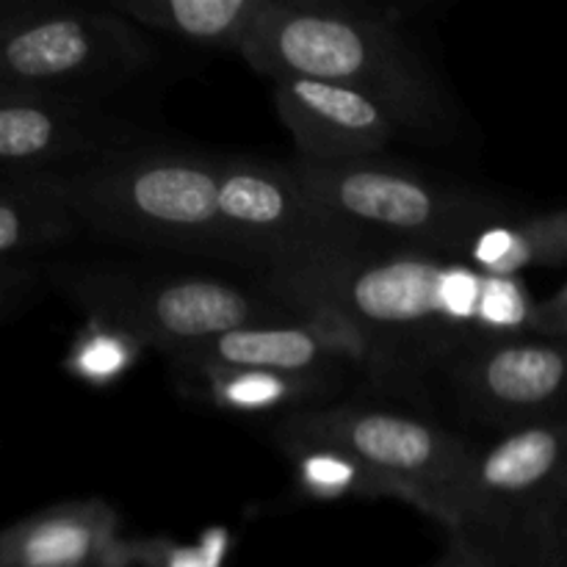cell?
Here are the masks:
<instances>
[{
  "mask_svg": "<svg viewBox=\"0 0 567 567\" xmlns=\"http://www.w3.org/2000/svg\"><path fill=\"white\" fill-rule=\"evenodd\" d=\"M264 288L299 313L347 324L377 365L408 358L452 365L476 349L535 336L540 308L520 277L393 247L271 269Z\"/></svg>",
  "mask_w": 567,
  "mask_h": 567,
  "instance_id": "6da1fadb",
  "label": "cell"
},
{
  "mask_svg": "<svg viewBox=\"0 0 567 567\" xmlns=\"http://www.w3.org/2000/svg\"><path fill=\"white\" fill-rule=\"evenodd\" d=\"M241 59L260 75L313 78L374 100L419 142H441L454 114L441 78L377 9L332 0H275Z\"/></svg>",
  "mask_w": 567,
  "mask_h": 567,
  "instance_id": "7a4b0ae2",
  "label": "cell"
},
{
  "mask_svg": "<svg viewBox=\"0 0 567 567\" xmlns=\"http://www.w3.org/2000/svg\"><path fill=\"white\" fill-rule=\"evenodd\" d=\"M59 175L83 230L241 264L221 221V155L150 142Z\"/></svg>",
  "mask_w": 567,
  "mask_h": 567,
  "instance_id": "3957f363",
  "label": "cell"
},
{
  "mask_svg": "<svg viewBox=\"0 0 567 567\" xmlns=\"http://www.w3.org/2000/svg\"><path fill=\"white\" fill-rule=\"evenodd\" d=\"M567 419L540 421L480 443L454 487L443 529L502 567H565L559 509Z\"/></svg>",
  "mask_w": 567,
  "mask_h": 567,
  "instance_id": "277c9868",
  "label": "cell"
},
{
  "mask_svg": "<svg viewBox=\"0 0 567 567\" xmlns=\"http://www.w3.org/2000/svg\"><path fill=\"white\" fill-rule=\"evenodd\" d=\"M310 197L382 247L463 260L480 233L520 214L507 199L430 177L388 158L349 166L293 161Z\"/></svg>",
  "mask_w": 567,
  "mask_h": 567,
  "instance_id": "5b68a950",
  "label": "cell"
},
{
  "mask_svg": "<svg viewBox=\"0 0 567 567\" xmlns=\"http://www.w3.org/2000/svg\"><path fill=\"white\" fill-rule=\"evenodd\" d=\"M55 286L89 319L109 321L161 354L255 324L308 319L271 293L247 291L205 275H136L122 266H72Z\"/></svg>",
  "mask_w": 567,
  "mask_h": 567,
  "instance_id": "8992f818",
  "label": "cell"
},
{
  "mask_svg": "<svg viewBox=\"0 0 567 567\" xmlns=\"http://www.w3.org/2000/svg\"><path fill=\"white\" fill-rule=\"evenodd\" d=\"M158 48L111 6H6L0 89L103 100L142 78Z\"/></svg>",
  "mask_w": 567,
  "mask_h": 567,
  "instance_id": "52a82bcc",
  "label": "cell"
},
{
  "mask_svg": "<svg viewBox=\"0 0 567 567\" xmlns=\"http://www.w3.org/2000/svg\"><path fill=\"white\" fill-rule=\"evenodd\" d=\"M277 441L291 449H336L358 460L385 491L446 526L454 487L480 443L419 415L332 404L293 410L277 424Z\"/></svg>",
  "mask_w": 567,
  "mask_h": 567,
  "instance_id": "ba28073f",
  "label": "cell"
},
{
  "mask_svg": "<svg viewBox=\"0 0 567 567\" xmlns=\"http://www.w3.org/2000/svg\"><path fill=\"white\" fill-rule=\"evenodd\" d=\"M219 208L241 266L264 271L382 247L321 208L291 164L221 155Z\"/></svg>",
  "mask_w": 567,
  "mask_h": 567,
  "instance_id": "9c48e42d",
  "label": "cell"
},
{
  "mask_svg": "<svg viewBox=\"0 0 567 567\" xmlns=\"http://www.w3.org/2000/svg\"><path fill=\"white\" fill-rule=\"evenodd\" d=\"M150 136L103 100L0 89V169L70 172Z\"/></svg>",
  "mask_w": 567,
  "mask_h": 567,
  "instance_id": "30bf717a",
  "label": "cell"
},
{
  "mask_svg": "<svg viewBox=\"0 0 567 567\" xmlns=\"http://www.w3.org/2000/svg\"><path fill=\"white\" fill-rule=\"evenodd\" d=\"M471 413L504 432L567 419V341L524 336L493 343L449 365Z\"/></svg>",
  "mask_w": 567,
  "mask_h": 567,
  "instance_id": "8fae6325",
  "label": "cell"
},
{
  "mask_svg": "<svg viewBox=\"0 0 567 567\" xmlns=\"http://www.w3.org/2000/svg\"><path fill=\"white\" fill-rule=\"evenodd\" d=\"M177 365L275 371L336 382L347 363L377 365L369 343L330 316H308L286 324H255L225 332L169 354Z\"/></svg>",
  "mask_w": 567,
  "mask_h": 567,
  "instance_id": "7c38bea8",
  "label": "cell"
},
{
  "mask_svg": "<svg viewBox=\"0 0 567 567\" xmlns=\"http://www.w3.org/2000/svg\"><path fill=\"white\" fill-rule=\"evenodd\" d=\"M275 109L299 164L349 166L385 158L402 131L365 94L313 78L275 81Z\"/></svg>",
  "mask_w": 567,
  "mask_h": 567,
  "instance_id": "4fadbf2b",
  "label": "cell"
},
{
  "mask_svg": "<svg viewBox=\"0 0 567 567\" xmlns=\"http://www.w3.org/2000/svg\"><path fill=\"white\" fill-rule=\"evenodd\" d=\"M83 230L61 186L59 172L0 169V310L11 319L31 288L39 255Z\"/></svg>",
  "mask_w": 567,
  "mask_h": 567,
  "instance_id": "5bb4252c",
  "label": "cell"
},
{
  "mask_svg": "<svg viewBox=\"0 0 567 567\" xmlns=\"http://www.w3.org/2000/svg\"><path fill=\"white\" fill-rule=\"evenodd\" d=\"M120 548L116 509L103 498H78L11 524L0 537V567H100Z\"/></svg>",
  "mask_w": 567,
  "mask_h": 567,
  "instance_id": "9a60e30c",
  "label": "cell"
},
{
  "mask_svg": "<svg viewBox=\"0 0 567 567\" xmlns=\"http://www.w3.org/2000/svg\"><path fill=\"white\" fill-rule=\"evenodd\" d=\"M109 6L144 31L241 55L275 0H111Z\"/></svg>",
  "mask_w": 567,
  "mask_h": 567,
  "instance_id": "2e32d148",
  "label": "cell"
},
{
  "mask_svg": "<svg viewBox=\"0 0 567 567\" xmlns=\"http://www.w3.org/2000/svg\"><path fill=\"white\" fill-rule=\"evenodd\" d=\"M203 382L205 396L233 413H271L291 404L313 402L330 382L313 377L275 374V371L210 369V365H177Z\"/></svg>",
  "mask_w": 567,
  "mask_h": 567,
  "instance_id": "e0dca14e",
  "label": "cell"
},
{
  "mask_svg": "<svg viewBox=\"0 0 567 567\" xmlns=\"http://www.w3.org/2000/svg\"><path fill=\"white\" fill-rule=\"evenodd\" d=\"M144 349L147 347L131 332L109 321L89 319L66 352V371L89 385H111L136 365Z\"/></svg>",
  "mask_w": 567,
  "mask_h": 567,
  "instance_id": "ac0fdd59",
  "label": "cell"
},
{
  "mask_svg": "<svg viewBox=\"0 0 567 567\" xmlns=\"http://www.w3.org/2000/svg\"><path fill=\"white\" fill-rule=\"evenodd\" d=\"M288 454L297 460V474L302 487L313 496H385L380 482L349 454L321 446L291 449Z\"/></svg>",
  "mask_w": 567,
  "mask_h": 567,
  "instance_id": "d6986e66",
  "label": "cell"
},
{
  "mask_svg": "<svg viewBox=\"0 0 567 567\" xmlns=\"http://www.w3.org/2000/svg\"><path fill=\"white\" fill-rule=\"evenodd\" d=\"M131 546V543H127ZM133 563H144L147 567H216L203 557L197 548H161L155 543L147 546H131Z\"/></svg>",
  "mask_w": 567,
  "mask_h": 567,
  "instance_id": "ffe728a7",
  "label": "cell"
},
{
  "mask_svg": "<svg viewBox=\"0 0 567 567\" xmlns=\"http://www.w3.org/2000/svg\"><path fill=\"white\" fill-rule=\"evenodd\" d=\"M537 338H557L567 341V282L551 293L548 299H540L535 321Z\"/></svg>",
  "mask_w": 567,
  "mask_h": 567,
  "instance_id": "44dd1931",
  "label": "cell"
},
{
  "mask_svg": "<svg viewBox=\"0 0 567 567\" xmlns=\"http://www.w3.org/2000/svg\"><path fill=\"white\" fill-rule=\"evenodd\" d=\"M432 567H502V565L493 563V559H487L485 554L474 551V548L463 546V543L449 540L446 554H443V557L437 559Z\"/></svg>",
  "mask_w": 567,
  "mask_h": 567,
  "instance_id": "7402d4cb",
  "label": "cell"
},
{
  "mask_svg": "<svg viewBox=\"0 0 567 567\" xmlns=\"http://www.w3.org/2000/svg\"><path fill=\"white\" fill-rule=\"evenodd\" d=\"M554 216V230H557V244H559V258H563V269L567 266V208L565 210H551Z\"/></svg>",
  "mask_w": 567,
  "mask_h": 567,
  "instance_id": "603a6c76",
  "label": "cell"
},
{
  "mask_svg": "<svg viewBox=\"0 0 567 567\" xmlns=\"http://www.w3.org/2000/svg\"><path fill=\"white\" fill-rule=\"evenodd\" d=\"M131 565H133V559H131V546H127V543H122L120 554H116L114 559H109V563L100 565V567H131Z\"/></svg>",
  "mask_w": 567,
  "mask_h": 567,
  "instance_id": "cb8c5ba5",
  "label": "cell"
},
{
  "mask_svg": "<svg viewBox=\"0 0 567 567\" xmlns=\"http://www.w3.org/2000/svg\"><path fill=\"white\" fill-rule=\"evenodd\" d=\"M563 498L567 502V468H565V476H563Z\"/></svg>",
  "mask_w": 567,
  "mask_h": 567,
  "instance_id": "d4e9b609",
  "label": "cell"
}]
</instances>
